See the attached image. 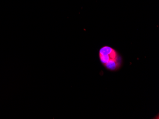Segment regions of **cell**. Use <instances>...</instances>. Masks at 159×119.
<instances>
[{
  "label": "cell",
  "instance_id": "1",
  "mask_svg": "<svg viewBox=\"0 0 159 119\" xmlns=\"http://www.w3.org/2000/svg\"><path fill=\"white\" fill-rule=\"evenodd\" d=\"M100 63L108 71L115 72L121 69L124 59L117 50L109 45L101 47L98 51Z\"/></svg>",
  "mask_w": 159,
  "mask_h": 119
}]
</instances>
